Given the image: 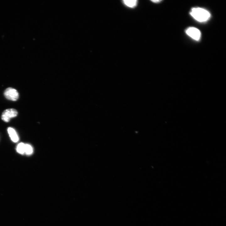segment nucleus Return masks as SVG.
<instances>
[{
    "label": "nucleus",
    "instance_id": "f257e3e1",
    "mask_svg": "<svg viewBox=\"0 0 226 226\" xmlns=\"http://www.w3.org/2000/svg\"><path fill=\"white\" fill-rule=\"evenodd\" d=\"M190 13L195 19L200 22L206 21L210 17V14L207 11L200 8H192Z\"/></svg>",
    "mask_w": 226,
    "mask_h": 226
},
{
    "label": "nucleus",
    "instance_id": "f03ea898",
    "mask_svg": "<svg viewBox=\"0 0 226 226\" xmlns=\"http://www.w3.org/2000/svg\"><path fill=\"white\" fill-rule=\"evenodd\" d=\"M17 114L18 112L15 109H7L3 112L1 118L5 122H8L11 118L16 117Z\"/></svg>",
    "mask_w": 226,
    "mask_h": 226
},
{
    "label": "nucleus",
    "instance_id": "7ed1b4c3",
    "mask_svg": "<svg viewBox=\"0 0 226 226\" xmlns=\"http://www.w3.org/2000/svg\"><path fill=\"white\" fill-rule=\"evenodd\" d=\"M4 94L7 99L12 101H16L19 97V93L17 90L12 88H8L6 89Z\"/></svg>",
    "mask_w": 226,
    "mask_h": 226
},
{
    "label": "nucleus",
    "instance_id": "20e7f679",
    "mask_svg": "<svg viewBox=\"0 0 226 226\" xmlns=\"http://www.w3.org/2000/svg\"><path fill=\"white\" fill-rule=\"evenodd\" d=\"M186 34L193 39L198 40L201 37V33L197 28L194 27H190L186 30Z\"/></svg>",
    "mask_w": 226,
    "mask_h": 226
},
{
    "label": "nucleus",
    "instance_id": "39448f33",
    "mask_svg": "<svg viewBox=\"0 0 226 226\" xmlns=\"http://www.w3.org/2000/svg\"><path fill=\"white\" fill-rule=\"evenodd\" d=\"M8 132L11 140L14 142H17L19 138L15 130L13 128L9 127L8 129Z\"/></svg>",
    "mask_w": 226,
    "mask_h": 226
},
{
    "label": "nucleus",
    "instance_id": "423d86ee",
    "mask_svg": "<svg viewBox=\"0 0 226 226\" xmlns=\"http://www.w3.org/2000/svg\"><path fill=\"white\" fill-rule=\"evenodd\" d=\"M123 3L126 6L131 8L135 7L137 4V1L136 0H125L123 1Z\"/></svg>",
    "mask_w": 226,
    "mask_h": 226
},
{
    "label": "nucleus",
    "instance_id": "0eeeda50",
    "mask_svg": "<svg viewBox=\"0 0 226 226\" xmlns=\"http://www.w3.org/2000/svg\"><path fill=\"white\" fill-rule=\"evenodd\" d=\"M25 144L23 143H19L16 148L17 152L21 154H24L25 151Z\"/></svg>",
    "mask_w": 226,
    "mask_h": 226
},
{
    "label": "nucleus",
    "instance_id": "6e6552de",
    "mask_svg": "<svg viewBox=\"0 0 226 226\" xmlns=\"http://www.w3.org/2000/svg\"><path fill=\"white\" fill-rule=\"evenodd\" d=\"M33 152V149L32 147L30 144H25L24 153L27 155H30L32 154Z\"/></svg>",
    "mask_w": 226,
    "mask_h": 226
},
{
    "label": "nucleus",
    "instance_id": "1a4fd4ad",
    "mask_svg": "<svg viewBox=\"0 0 226 226\" xmlns=\"http://www.w3.org/2000/svg\"><path fill=\"white\" fill-rule=\"evenodd\" d=\"M161 1H160V0H152V2H153V3H159V2H160Z\"/></svg>",
    "mask_w": 226,
    "mask_h": 226
}]
</instances>
